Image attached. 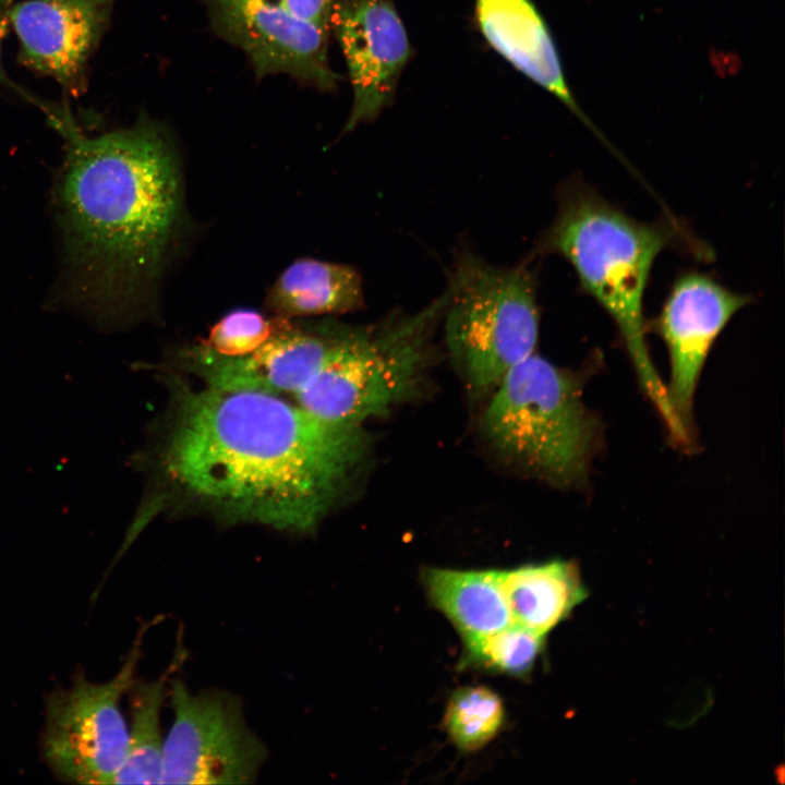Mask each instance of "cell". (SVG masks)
<instances>
[{
    "mask_svg": "<svg viewBox=\"0 0 785 785\" xmlns=\"http://www.w3.org/2000/svg\"><path fill=\"white\" fill-rule=\"evenodd\" d=\"M482 426L498 450L558 485L584 479L600 432L580 377L535 353L492 390Z\"/></svg>",
    "mask_w": 785,
    "mask_h": 785,
    "instance_id": "5b68a950",
    "label": "cell"
},
{
    "mask_svg": "<svg viewBox=\"0 0 785 785\" xmlns=\"http://www.w3.org/2000/svg\"><path fill=\"white\" fill-rule=\"evenodd\" d=\"M422 583L430 602L451 621L463 643L512 623L497 569L426 568Z\"/></svg>",
    "mask_w": 785,
    "mask_h": 785,
    "instance_id": "2e32d148",
    "label": "cell"
},
{
    "mask_svg": "<svg viewBox=\"0 0 785 785\" xmlns=\"http://www.w3.org/2000/svg\"><path fill=\"white\" fill-rule=\"evenodd\" d=\"M213 28L250 57L257 77L287 73L322 89L339 75L327 60L328 29L288 12L277 0H203Z\"/></svg>",
    "mask_w": 785,
    "mask_h": 785,
    "instance_id": "30bf717a",
    "label": "cell"
},
{
    "mask_svg": "<svg viewBox=\"0 0 785 785\" xmlns=\"http://www.w3.org/2000/svg\"><path fill=\"white\" fill-rule=\"evenodd\" d=\"M267 305L285 317L358 311L364 306L362 278L349 265L300 258L273 283Z\"/></svg>",
    "mask_w": 785,
    "mask_h": 785,
    "instance_id": "e0dca14e",
    "label": "cell"
},
{
    "mask_svg": "<svg viewBox=\"0 0 785 785\" xmlns=\"http://www.w3.org/2000/svg\"><path fill=\"white\" fill-rule=\"evenodd\" d=\"M292 15L328 29L335 0H277Z\"/></svg>",
    "mask_w": 785,
    "mask_h": 785,
    "instance_id": "7402d4cb",
    "label": "cell"
},
{
    "mask_svg": "<svg viewBox=\"0 0 785 785\" xmlns=\"http://www.w3.org/2000/svg\"><path fill=\"white\" fill-rule=\"evenodd\" d=\"M751 302L748 294L726 288L710 276L681 274L652 325L663 338L669 355L671 407L691 436L692 403L705 359L730 318Z\"/></svg>",
    "mask_w": 785,
    "mask_h": 785,
    "instance_id": "9c48e42d",
    "label": "cell"
},
{
    "mask_svg": "<svg viewBox=\"0 0 785 785\" xmlns=\"http://www.w3.org/2000/svg\"><path fill=\"white\" fill-rule=\"evenodd\" d=\"M445 342L472 392L491 394L503 376L534 353L540 315L526 263L497 267L461 251L449 278Z\"/></svg>",
    "mask_w": 785,
    "mask_h": 785,
    "instance_id": "8992f818",
    "label": "cell"
},
{
    "mask_svg": "<svg viewBox=\"0 0 785 785\" xmlns=\"http://www.w3.org/2000/svg\"><path fill=\"white\" fill-rule=\"evenodd\" d=\"M354 99L345 131L374 120L390 101L410 56L404 26L388 0H335L330 16Z\"/></svg>",
    "mask_w": 785,
    "mask_h": 785,
    "instance_id": "7c38bea8",
    "label": "cell"
},
{
    "mask_svg": "<svg viewBox=\"0 0 785 785\" xmlns=\"http://www.w3.org/2000/svg\"><path fill=\"white\" fill-rule=\"evenodd\" d=\"M505 708L499 696L483 686L457 689L447 702L443 725L461 751H475L502 729Z\"/></svg>",
    "mask_w": 785,
    "mask_h": 785,
    "instance_id": "d6986e66",
    "label": "cell"
},
{
    "mask_svg": "<svg viewBox=\"0 0 785 785\" xmlns=\"http://www.w3.org/2000/svg\"><path fill=\"white\" fill-rule=\"evenodd\" d=\"M152 681H137L128 691L130 695L131 727L125 760L113 784H160L162 773L164 738L160 714L168 695L169 674Z\"/></svg>",
    "mask_w": 785,
    "mask_h": 785,
    "instance_id": "ac0fdd59",
    "label": "cell"
},
{
    "mask_svg": "<svg viewBox=\"0 0 785 785\" xmlns=\"http://www.w3.org/2000/svg\"><path fill=\"white\" fill-rule=\"evenodd\" d=\"M278 318H266L257 311L234 310L210 329L204 347L222 357H241L261 347L275 331Z\"/></svg>",
    "mask_w": 785,
    "mask_h": 785,
    "instance_id": "44dd1931",
    "label": "cell"
},
{
    "mask_svg": "<svg viewBox=\"0 0 785 785\" xmlns=\"http://www.w3.org/2000/svg\"><path fill=\"white\" fill-rule=\"evenodd\" d=\"M171 384L159 471L185 502L227 523L313 531L362 459V428L322 422L279 395Z\"/></svg>",
    "mask_w": 785,
    "mask_h": 785,
    "instance_id": "6da1fadb",
    "label": "cell"
},
{
    "mask_svg": "<svg viewBox=\"0 0 785 785\" xmlns=\"http://www.w3.org/2000/svg\"><path fill=\"white\" fill-rule=\"evenodd\" d=\"M545 637L511 623L495 632L464 643L463 662L523 678L533 669Z\"/></svg>",
    "mask_w": 785,
    "mask_h": 785,
    "instance_id": "ffe728a7",
    "label": "cell"
},
{
    "mask_svg": "<svg viewBox=\"0 0 785 785\" xmlns=\"http://www.w3.org/2000/svg\"><path fill=\"white\" fill-rule=\"evenodd\" d=\"M50 120L65 156L55 201L71 298L101 325L147 301L182 218L172 142L149 120L86 134L65 111Z\"/></svg>",
    "mask_w": 785,
    "mask_h": 785,
    "instance_id": "7a4b0ae2",
    "label": "cell"
},
{
    "mask_svg": "<svg viewBox=\"0 0 785 785\" xmlns=\"http://www.w3.org/2000/svg\"><path fill=\"white\" fill-rule=\"evenodd\" d=\"M146 630V626L138 630L122 666L108 681L93 683L80 671L70 687L56 688L46 695L40 751L47 766L61 781L113 784L129 746L120 702L136 680Z\"/></svg>",
    "mask_w": 785,
    "mask_h": 785,
    "instance_id": "52a82bcc",
    "label": "cell"
},
{
    "mask_svg": "<svg viewBox=\"0 0 785 785\" xmlns=\"http://www.w3.org/2000/svg\"><path fill=\"white\" fill-rule=\"evenodd\" d=\"M446 302L445 291L415 313L340 325L326 359L294 395L297 404L322 422L351 428L390 410L416 386Z\"/></svg>",
    "mask_w": 785,
    "mask_h": 785,
    "instance_id": "277c9868",
    "label": "cell"
},
{
    "mask_svg": "<svg viewBox=\"0 0 785 785\" xmlns=\"http://www.w3.org/2000/svg\"><path fill=\"white\" fill-rule=\"evenodd\" d=\"M278 317L273 335L249 354L222 357L200 343L181 351V365L212 388L294 396L326 359L340 325L302 326Z\"/></svg>",
    "mask_w": 785,
    "mask_h": 785,
    "instance_id": "8fae6325",
    "label": "cell"
},
{
    "mask_svg": "<svg viewBox=\"0 0 785 785\" xmlns=\"http://www.w3.org/2000/svg\"><path fill=\"white\" fill-rule=\"evenodd\" d=\"M173 721L164 740L160 784H253L268 757L241 700L220 689L192 692L171 680Z\"/></svg>",
    "mask_w": 785,
    "mask_h": 785,
    "instance_id": "ba28073f",
    "label": "cell"
},
{
    "mask_svg": "<svg viewBox=\"0 0 785 785\" xmlns=\"http://www.w3.org/2000/svg\"><path fill=\"white\" fill-rule=\"evenodd\" d=\"M476 19L499 55L592 128L568 89L553 38L530 0H476Z\"/></svg>",
    "mask_w": 785,
    "mask_h": 785,
    "instance_id": "5bb4252c",
    "label": "cell"
},
{
    "mask_svg": "<svg viewBox=\"0 0 785 785\" xmlns=\"http://www.w3.org/2000/svg\"><path fill=\"white\" fill-rule=\"evenodd\" d=\"M7 4H8V0H0V14L8 13Z\"/></svg>",
    "mask_w": 785,
    "mask_h": 785,
    "instance_id": "603a6c76",
    "label": "cell"
},
{
    "mask_svg": "<svg viewBox=\"0 0 785 785\" xmlns=\"http://www.w3.org/2000/svg\"><path fill=\"white\" fill-rule=\"evenodd\" d=\"M678 234L663 222L636 220L584 183H567L557 214L534 254H557L573 268L582 289L615 323L640 385L680 445L689 435L676 418L649 354L643 298L655 258Z\"/></svg>",
    "mask_w": 785,
    "mask_h": 785,
    "instance_id": "3957f363",
    "label": "cell"
},
{
    "mask_svg": "<svg viewBox=\"0 0 785 785\" xmlns=\"http://www.w3.org/2000/svg\"><path fill=\"white\" fill-rule=\"evenodd\" d=\"M498 582L512 623L543 636L587 596L578 568L566 560L498 570Z\"/></svg>",
    "mask_w": 785,
    "mask_h": 785,
    "instance_id": "9a60e30c",
    "label": "cell"
},
{
    "mask_svg": "<svg viewBox=\"0 0 785 785\" xmlns=\"http://www.w3.org/2000/svg\"><path fill=\"white\" fill-rule=\"evenodd\" d=\"M112 2L27 0L15 4L8 13L20 43L21 60L65 89L78 92Z\"/></svg>",
    "mask_w": 785,
    "mask_h": 785,
    "instance_id": "4fadbf2b",
    "label": "cell"
}]
</instances>
